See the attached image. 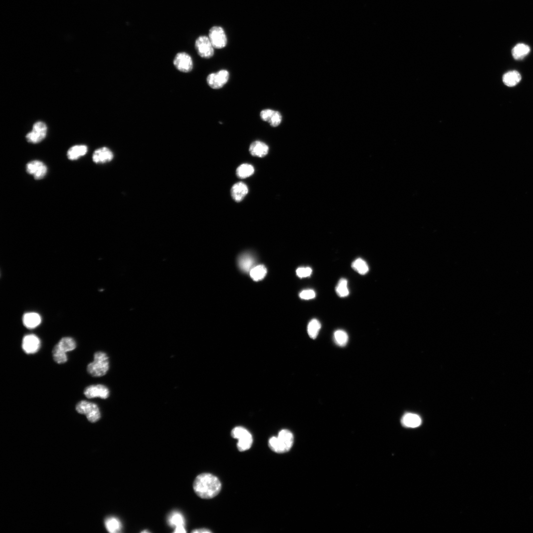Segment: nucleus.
Returning a JSON list of instances; mask_svg holds the SVG:
<instances>
[{
  "mask_svg": "<svg viewBox=\"0 0 533 533\" xmlns=\"http://www.w3.org/2000/svg\"><path fill=\"white\" fill-rule=\"evenodd\" d=\"M352 267L356 272L362 275L366 274L369 271V267L366 262L362 258H358L354 261Z\"/></svg>",
  "mask_w": 533,
  "mask_h": 533,
  "instance_id": "7c9ffc66",
  "label": "nucleus"
},
{
  "mask_svg": "<svg viewBox=\"0 0 533 533\" xmlns=\"http://www.w3.org/2000/svg\"><path fill=\"white\" fill-rule=\"evenodd\" d=\"M173 65L180 72L189 73L192 71L193 67L192 57L185 52L177 53L173 60Z\"/></svg>",
  "mask_w": 533,
  "mask_h": 533,
  "instance_id": "9d476101",
  "label": "nucleus"
},
{
  "mask_svg": "<svg viewBox=\"0 0 533 533\" xmlns=\"http://www.w3.org/2000/svg\"><path fill=\"white\" fill-rule=\"evenodd\" d=\"M169 525L174 528V533H186L185 519L183 514L179 511H174L170 513L168 517Z\"/></svg>",
  "mask_w": 533,
  "mask_h": 533,
  "instance_id": "f8f14e48",
  "label": "nucleus"
},
{
  "mask_svg": "<svg viewBox=\"0 0 533 533\" xmlns=\"http://www.w3.org/2000/svg\"><path fill=\"white\" fill-rule=\"evenodd\" d=\"M114 158L113 152L108 148L104 147L94 151L92 155L94 163L103 164L111 162Z\"/></svg>",
  "mask_w": 533,
  "mask_h": 533,
  "instance_id": "2eb2a0df",
  "label": "nucleus"
},
{
  "mask_svg": "<svg viewBox=\"0 0 533 533\" xmlns=\"http://www.w3.org/2000/svg\"><path fill=\"white\" fill-rule=\"evenodd\" d=\"M255 262L254 256L247 253L241 256L238 259V265L242 270L248 272L255 267Z\"/></svg>",
  "mask_w": 533,
  "mask_h": 533,
  "instance_id": "412c9836",
  "label": "nucleus"
},
{
  "mask_svg": "<svg viewBox=\"0 0 533 533\" xmlns=\"http://www.w3.org/2000/svg\"><path fill=\"white\" fill-rule=\"evenodd\" d=\"M93 361L88 364V373L93 377H99L105 375L109 369V361L107 355L103 352L94 354Z\"/></svg>",
  "mask_w": 533,
  "mask_h": 533,
  "instance_id": "7ed1b4c3",
  "label": "nucleus"
},
{
  "mask_svg": "<svg viewBox=\"0 0 533 533\" xmlns=\"http://www.w3.org/2000/svg\"><path fill=\"white\" fill-rule=\"evenodd\" d=\"M193 489L201 498L210 499L220 493L221 483L216 476L209 473H204L196 478L193 482Z\"/></svg>",
  "mask_w": 533,
  "mask_h": 533,
  "instance_id": "f257e3e1",
  "label": "nucleus"
},
{
  "mask_svg": "<svg viewBox=\"0 0 533 533\" xmlns=\"http://www.w3.org/2000/svg\"><path fill=\"white\" fill-rule=\"evenodd\" d=\"M41 345L39 338L36 335L30 334L24 337L22 347L24 352L27 354H33L37 353Z\"/></svg>",
  "mask_w": 533,
  "mask_h": 533,
  "instance_id": "4468645a",
  "label": "nucleus"
},
{
  "mask_svg": "<svg viewBox=\"0 0 533 533\" xmlns=\"http://www.w3.org/2000/svg\"><path fill=\"white\" fill-rule=\"evenodd\" d=\"M84 395L88 399L100 398L102 399H107L110 392L107 387L103 384L91 385L86 387Z\"/></svg>",
  "mask_w": 533,
  "mask_h": 533,
  "instance_id": "9b49d317",
  "label": "nucleus"
},
{
  "mask_svg": "<svg viewBox=\"0 0 533 533\" xmlns=\"http://www.w3.org/2000/svg\"><path fill=\"white\" fill-rule=\"evenodd\" d=\"M229 77V72L223 69L216 73L209 74L207 77V82L211 88L218 89L223 87L227 83Z\"/></svg>",
  "mask_w": 533,
  "mask_h": 533,
  "instance_id": "0eeeda50",
  "label": "nucleus"
},
{
  "mask_svg": "<svg viewBox=\"0 0 533 533\" xmlns=\"http://www.w3.org/2000/svg\"><path fill=\"white\" fill-rule=\"evenodd\" d=\"M87 147L84 145H77L71 148L67 152V157L71 161L77 160L87 152Z\"/></svg>",
  "mask_w": 533,
  "mask_h": 533,
  "instance_id": "a211bd4d",
  "label": "nucleus"
},
{
  "mask_svg": "<svg viewBox=\"0 0 533 533\" xmlns=\"http://www.w3.org/2000/svg\"><path fill=\"white\" fill-rule=\"evenodd\" d=\"M195 46L197 53L201 58L210 59L214 56L215 48L209 36H199L195 41Z\"/></svg>",
  "mask_w": 533,
  "mask_h": 533,
  "instance_id": "423d86ee",
  "label": "nucleus"
},
{
  "mask_svg": "<svg viewBox=\"0 0 533 533\" xmlns=\"http://www.w3.org/2000/svg\"><path fill=\"white\" fill-rule=\"evenodd\" d=\"M336 292L337 295L341 298L348 297L349 295V290L348 288V281L345 278H341L339 281L336 287Z\"/></svg>",
  "mask_w": 533,
  "mask_h": 533,
  "instance_id": "cd10ccee",
  "label": "nucleus"
},
{
  "mask_svg": "<svg viewBox=\"0 0 533 533\" xmlns=\"http://www.w3.org/2000/svg\"><path fill=\"white\" fill-rule=\"evenodd\" d=\"M521 76L517 71L513 70L505 73L503 77V81L508 86L512 87L517 85L521 80Z\"/></svg>",
  "mask_w": 533,
  "mask_h": 533,
  "instance_id": "4be33fe9",
  "label": "nucleus"
},
{
  "mask_svg": "<svg viewBox=\"0 0 533 533\" xmlns=\"http://www.w3.org/2000/svg\"><path fill=\"white\" fill-rule=\"evenodd\" d=\"M42 321L41 317L36 313H27L23 317V322L24 326L30 329L36 328L39 326Z\"/></svg>",
  "mask_w": 533,
  "mask_h": 533,
  "instance_id": "6ab92c4d",
  "label": "nucleus"
},
{
  "mask_svg": "<svg viewBox=\"0 0 533 533\" xmlns=\"http://www.w3.org/2000/svg\"><path fill=\"white\" fill-rule=\"evenodd\" d=\"M66 353L58 344L56 345L53 350V356L54 361L58 364L65 363L67 361Z\"/></svg>",
  "mask_w": 533,
  "mask_h": 533,
  "instance_id": "c756f323",
  "label": "nucleus"
},
{
  "mask_svg": "<svg viewBox=\"0 0 533 533\" xmlns=\"http://www.w3.org/2000/svg\"><path fill=\"white\" fill-rule=\"evenodd\" d=\"M282 116L280 113L277 111H275L269 122H268L271 127H277L281 123Z\"/></svg>",
  "mask_w": 533,
  "mask_h": 533,
  "instance_id": "473e14b6",
  "label": "nucleus"
},
{
  "mask_svg": "<svg viewBox=\"0 0 533 533\" xmlns=\"http://www.w3.org/2000/svg\"><path fill=\"white\" fill-rule=\"evenodd\" d=\"M274 111L275 110L270 109L262 110L260 114L261 119L264 122H268Z\"/></svg>",
  "mask_w": 533,
  "mask_h": 533,
  "instance_id": "c9c22d12",
  "label": "nucleus"
},
{
  "mask_svg": "<svg viewBox=\"0 0 533 533\" xmlns=\"http://www.w3.org/2000/svg\"><path fill=\"white\" fill-rule=\"evenodd\" d=\"M26 169L27 173L33 175L36 180L43 178L47 172V168L44 163L37 160L28 163Z\"/></svg>",
  "mask_w": 533,
  "mask_h": 533,
  "instance_id": "ddd939ff",
  "label": "nucleus"
},
{
  "mask_svg": "<svg viewBox=\"0 0 533 533\" xmlns=\"http://www.w3.org/2000/svg\"><path fill=\"white\" fill-rule=\"evenodd\" d=\"M299 297L302 299L310 300L316 298V293L313 290H305L299 294Z\"/></svg>",
  "mask_w": 533,
  "mask_h": 533,
  "instance_id": "72a5a7b5",
  "label": "nucleus"
},
{
  "mask_svg": "<svg viewBox=\"0 0 533 533\" xmlns=\"http://www.w3.org/2000/svg\"><path fill=\"white\" fill-rule=\"evenodd\" d=\"M267 269L263 265L255 266L250 271L251 277L255 281L263 279L267 274Z\"/></svg>",
  "mask_w": 533,
  "mask_h": 533,
  "instance_id": "c85d7f7f",
  "label": "nucleus"
},
{
  "mask_svg": "<svg viewBox=\"0 0 533 533\" xmlns=\"http://www.w3.org/2000/svg\"><path fill=\"white\" fill-rule=\"evenodd\" d=\"M209 37L215 48L221 49L227 44V38L222 27H213L210 30Z\"/></svg>",
  "mask_w": 533,
  "mask_h": 533,
  "instance_id": "6e6552de",
  "label": "nucleus"
},
{
  "mask_svg": "<svg viewBox=\"0 0 533 533\" xmlns=\"http://www.w3.org/2000/svg\"><path fill=\"white\" fill-rule=\"evenodd\" d=\"M320 328L321 324L318 320L316 319L311 320L308 325V333L309 336L312 339H316Z\"/></svg>",
  "mask_w": 533,
  "mask_h": 533,
  "instance_id": "2f4dec72",
  "label": "nucleus"
},
{
  "mask_svg": "<svg viewBox=\"0 0 533 533\" xmlns=\"http://www.w3.org/2000/svg\"><path fill=\"white\" fill-rule=\"evenodd\" d=\"M76 409L79 413L85 415L91 423L98 422L101 418L99 406L92 403L81 401L77 405Z\"/></svg>",
  "mask_w": 533,
  "mask_h": 533,
  "instance_id": "39448f33",
  "label": "nucleus"
},
{
  "mask_svg": "<svg viewBox=\"0 0 533 533\" xmlns=\"http://www.w3.org/2000/svg\"><path fill=\"white\" fill-rule=\"evenodd\" d=\"M249 189L243 182H238L233 185L231 192L233 199L236 202L243 200L248 194Z\"/></svg>",
  "mask_w": 533,
  "mask_h": 533,
  "instance_id": "dca6fc26",
  "label": "nucleus"
},
{
  "mask_svg": "<svg viewBox=\"0 0 533 533\" xmlns=\"http://www.w3.org/2000/svg\"><path fill=\"white\" fill-rule=\"evenodd\" d=\"M58 346L64 351L67 353L75 350L76 348V343L74 339L71 337H64L61 339Z\"/></svg>",
  "mask_w": 533,
  "mask_h": 533,
  "instance_id": "bb28decb",
  "label": "nucleus"
},
{
  "mask_svg": "<svg viewBox=\"0 0 533 533\" xmlns=\"http://www.w3.org/2000/svg\"><path fill=\"white\" fill-rule=\"evenodd\" d=\"M334 340L338 346L345 347L348 342V335L345 331L338 330L334 333Z\"/></svg>",
  "mask_w": 533,
  "mask_h": 533,
  "instance_id": "a878e982",
  "label": "nucleus"
},
{
  "mask_svg": "<svg viewBox=\"0 0 533 533\" xmlns=\"http://www.w3.org/2000/svg\"><path fill=\"white\" fill-rule=\"evenodd\" d=\"M192 532L193 533H211L212 531L207 529L202 528L193 530Z\"/></svg>",
  "mask_w": 533,
  "mask_h": 533,
  "instance_id": "e433bc0d",
  "label": "nucleus"
},
{
  "mask_svg": "<svg viewBox=\"0 0 533 533\" xmlns=\"http://www.w3.org/2000/svg\"><path fill=\"white\" fill-rule=\"evenodd\" d=\"M530 52V46L523 43H517L512 51L513 58L517 61L523 60Z\"/></svg>",
  "mask_w": 533,
  "mask_h": 533,
  "instance_id": "aec40b11",
  "label": "nucleus"
},
{
  "mask_svg": "<svg viewBox=\"0 0 533 533\" xmlns=\"http://www.w3.org/2000/svg\"><path fill=\"white\" fill-rule=\"evenodd\" d=\"M269 149L266 144L260 141H256L251 145L250 152L253 156L263 158L268 154Z\"/></svg>",
  "mask_w": 533,
  "mask_h": 533,
  "instance_id": "f3484780",
  "label": "nucleus"
},
{
  "mask_svg": "<svg viewBox=\"0 0 533 533\" xmlns=\"http://www.w3.org/2000/svg\"><path fill=\"white\" fill-rule=\"evenodd\" d=\"M141 533H149V532L148 531L145 530V531H142Z\"/></svg>",
  "mask_w": 533,
  "mask_h": 533,
  "instance_id": "4c0bfd02",
  "label": "nucleus"
},
{
  "mask_svg": "<svg viewBox=\"0 0 533 533\" xmlns=\"http://www.w3.org/2000/svg\"><path fill=\"white\" fill-rule=\"evenodd\" d=\"M105 525L107 531L111 533H120L123 528L120 519L114 516L107 518L105 521Z\"/></svg>",
  "mask_w": 533,
  "mask_h": 533,
  "instance_id": "5701e85b",
  "label": "nucleus"
},
{
  "mask_svg": "<svg viewBox=\"0 0 533 533\" xmlns=\"http://www.w3.org/2000/svg\"><path fill=\"white\" fill-rule=\"evenodd\" d=\"M232 437L238 440L237 449L243 452L251 448L253 443L252 434L245 428L241 426L235 427L231 433Z\"/></svg>",
  "mask_w": 533,
  "mask_h": 533,
  "instance_id": "20e7f679",
  "label": "nucleus"
},
{
  "mask_svg": "<svg viewBox=\"0 0 533 533\" xmlns=\"http://www.w3.org/2000/svg\"><path fill=\"white\" fill-rule=\"evenodd\" d=\"M47 128L45 123L37 122L34 124L31 131L28 133L26 138L28 142L36 144L41 142L46 137Z\"/></svg>",
  "mask_w": 533,
  "mask_h": 533,
  "instance_id": "1a4fd4ad",
  "label": "nucleus"
},
{
  "mask_svg": "<svg viewBox=\"0 0 533 533\" xmlns=\"http://www.w3.org/2000/svg\"><path fill=\"white\" fill-rule=\"evenodd\" d=\"M255 172L253 166L245 164L240 165L236 170V175L241 179H244L252 176Z\"/></svg>",
  "mask_w": 533,
  "mask_h": 533,
  "instance_id": "393cba45",
  "label": "nucleus"
},
{
  "mask_svg": "<svg viewBox=\"0 0 533 533\" xmlns=\"http://www.w3.org/2000/svg\"><path fill=\"white\" fill-rule=\"evenodd\" d=\"M312 273V269L310 267H301L297 270V274L300 278L310 277Z\"/></svg>",
  "mask_w": 533,
  "mask_h": 533,
  "instance_id": "f704fd0d",
  "label": "nucleus"
},
{
  "mask_svg": "<svg viewBox=\"0 0 533 533\" xmlns=\"http://www.w3.org/2000/svg\"><path fill=\"white\" fill-rule=\"evenodd\" d=\"M294 442V435L287 429L280 430L277 437H273L269 441V447L274 452L284 453L288 452L293 447Z\"/></svg>",
  "mask_w": 533,
  "mask_h": 533,
  "instance_id": "f03ea898",
  "label": "nucleus"
},
{
  "mask_svg": "<svg viewBox=\"0 0 533 533\" xmlns=\"http://www.w3.org/2000/svg\"><path fill=\"white\" fill-rule=\"evenodd\" d=\"M402 423L405 426L414 428L421 424L422 420L419 416L417 414L407 413L403 416Z\"/></svg>",
  "mask_w": 533,
  "mask_h": 533,
  "instance_id": "b1692460",
  "label": "nucleus"
}]
</instances>
